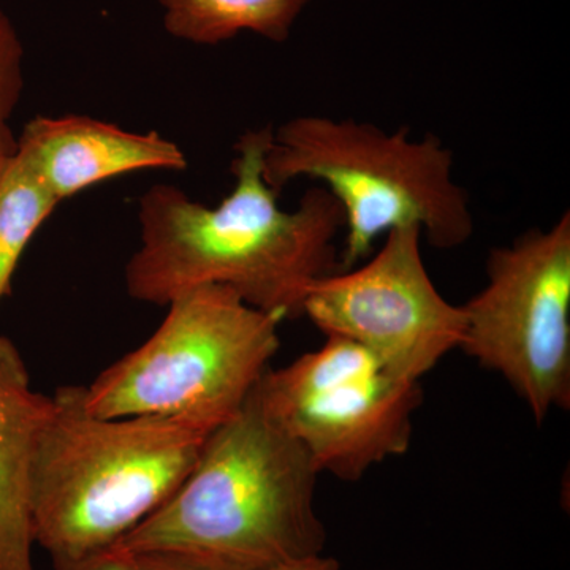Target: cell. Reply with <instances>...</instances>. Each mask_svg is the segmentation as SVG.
<instances>
[{"label": "cell", "mask_w": 570, "mask_h": 570, "mask_svg": "<svg viewBox=\"0 0 570 570\" xmlns=\"http://www.w3.org/2000/svg\"><path fill=\"white\" fill-rule=\"evenodd\" d=\"M272 129L249 130L236 142L235 186L219 205L200 204L174 184L142 194L140 245L124 276L127 294L167 306L190 288L223 285L281 321L303 316L309 288L335 273L344 217L321 186L296 208H281L264 176Z\"/></svg>", "instance_id": "cell-1"}, {"label": "cell", "mask_w": 570, "mask_h": 570, "mask_svg": "<svg viewBox=\"0 0 570 570\" xmlns=\"http://www.w3.org/2000/svg\"><path fill=\"white\" fill-rule=\"evenodd\" d=\"M212 433L183 419L99 417L82 385L59 387L33 450V542L51 561L121 542L174 497Z\"/></svg>", "instance_id": "cell-2"}, {"label": "cell", "mask_w": 570, "mask_h": 570, "mask_svg": "<svg viewBox=\"0 0 570 570\" xmlns=\"http://www.w3.org/2000/svg\"><path fill=\"white\" fill-rule=\"evenodd\" d=\"M318 474L253 390L238 414L206 439L174 497L118 546L202 551L247 570L324 554Z\"/></svg>", "instance_id": "cell-3"}, {"label": "cell", "mask_w": 570, "mask_h": 570, "mask_svg": "<svg viewBox=\"0 0 570 570\" xmlns=\"http://www.w3.org/2000/svg\"><path fill=\"white\" fill-rule=\"evenodd\" d=\"M265 181L277 194L295 179L324 187L341 206V266L370 257L382 235L417 227L439 249L474 234L466 190L455 179L453 153L434 135L411 138L374 124L303 115L272 129Z\"/></svg>", "instance_id": "cell-4"}, {"label": "cell", "mask_w": 570, "mask_h": 570, "mask_svg": "<svg viewBox=\"0 0 570 570\" xmlns=\"http://www.w3.org/2000/svg\"><path fill=\"white\" fill-rule=\"evenodd\" d=\"M167 307L141 346L82 385V401L99 417L183 419L214 431L268 371L283 321L223 285L190 288Z\"/></svg>", "instance_id": "cell-5"}, {"label": "cell", "mask_w": 570, "mask_h": 570, "mask_svg": "<svg viewBox=\"0 0 570 570\" xmlns=\"http://www.w3.org/2000/svg\"><path fill=\"white\" fill-rule=\"evenodd\" d=\"M461 307V351L502 376L535 422L570 406L568 212L491 250L485 285Z\"/></svg>", "instance_id": "cell-6"}, {"label": "cell", "mask_w": 570, "mask_h": 570, "mask_svg": "<svg viewBox=\"0 0 570 570\" xmlns=\"http://www.w3.org/2000/svg\"><path fill=\"white\" fill-rule=\"evenodd\" d=\"M254 395L305 448L317 471L356 482L411 448L420 382L396 376L366 348L326 337L317 351L268 371Z\"/></svg>", "instance_id": "cell-7"}, {"label": "cell", "mask_w": 570, "mask_h": 570, "mask_svg": "<svg viewBox=\"0 0 570 570\" xmlns=\"http://www.w3.org/2000/svg\"><path fill=\"white\" fill-rule=\"evenodd\" d=\"M422 239L417 227L389 232L367 264L321 277L303 305V316L326 337L352 341L396 376L417 382L460 348L464 333L463 307L438 291Z\"/></svg>", "instance_id": "cell-8"}, {"label": "cell", "mask_w": 570, "mask_h": 570, "mask_svg": "<svg viewBox=\"0 0 570 570\" xmlns=\"http://www.w3.org/2000/svg\"><path fill=\"white\" fill-rule=\"evenodd\" d=\"M22 154L56 200L141 170L181 171L187 157L159 132H132L82 115L37 116L18 137Z\"/></svg>", "instance_id": "cell-9"}, {"label": "cell", "mask_w": 570, "mask_h": 570, "mask_svg": "<svg viewBox=\"0 0 570 570\" xmlns=\"http://www.w3.org/2000/svg\"><path fill=\"white\" fill-rule=\"evenodd\" d=\"M50 396L31 387L20 352L0 336V570H33L29 480Z\"/></svg>", "instance_id": "cell-10"}, {"label": "cell", "mask_w": 570, "mask_h": 570, "mask_svg": "<svg viewBox=\"0 0 570 570\" xmlns=\"http://www.w3.org/2000/svg\"><path fill=\"white\" fill-rule=\"evenodd\" d=\"M165 31L175 39L214 47L253 32L285 41L307 0H157Z\"/></svg>", "instance_id": "cell-11"}, {"label": "cell", "mask_w": 570, "mask_h": 570, "mask_svg": "<svg viewBox=\"0 0 570 570\" xmlns=\"http://www.w3.org/2000/svg\"><path fill=\"white\" fill-rule=\"evenodd\" d=\"M59 202L22 154L0 178V302L10 295L22 253Z\"/></svg>", "instance_id": "cell-12"}, {"label": "cell", "mask_w": 570, "mask_h": 570, "mask_svg": "<svg viewBox=\"0 0 570 570\" xmlns=\"http://www.w3.org/2000/svg\"><path fill=\"white\" fill-rule=\"evenodd\" d=\"M24 89V45L9 14L0 10V178L18 151L10 121Z\"/></svg>", "instance_id": "cell-13"}, {"label": "cell", "mask_w": 570, "mask_h": 570, "mask_svg": "<svg viewBox=\"0 0 570 570\" xmlns=\"http://www.w3.org/2000/svg\"><path fill=\"white\" fill-rule=\"evenodd\" d=\"M130 554L135 570H247L236 562L194 550L146 549Z\"/></svg>", "instance_id": "cell-14"}, {"label": "cell", "mask_w": 570, "mask_h": 570, "mask_svg": "<svg viewBox=\"0 0 570 570\" xmlns=\"http://www.w3.org/2000/svg\"><path fill=\"white\" fill-rule=\"evenodd\" d=\"M51 562L52 570H135L132 554L118 543L85 557Z\"/></svg>", "instance_id": "cell-15"}, {"label": "cell", "mask_w": 570, "mask_h": 570, "mask_svg": "<svg viewBox=\"0 0 570 570\" xmlns=\"http://www.w3.org/2000/svg\"><path fill=\"white\" fill-rule=\"evenodd\" d=\"M264 570H340V561L333 557L317 554V557L305 558V560L283 562V564L272 566Z\"/></svg>", "instance_id": "cell-16"}]
</instances>
